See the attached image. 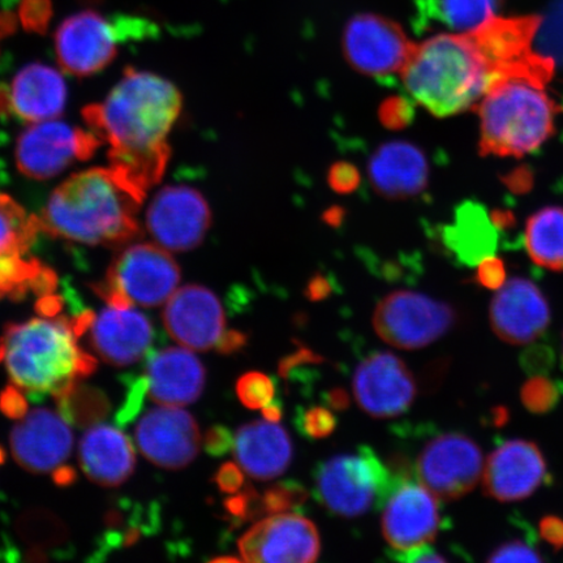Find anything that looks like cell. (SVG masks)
<instances>
[{"instance_id":"55","label":"cell","mask_w":563,"mask_h":563,"mask_svg":"<svg viewBox=\"0 0 563 563\" xmlns=\"http://www.w3.org/2000/svg\"><path fill=\"white\" fill-rule=\"evenodd\" d=\"M75 478L76 474L73 468L59 467L54 471V482L60 485V487H66V485L73 484Z\"/></svg>"},{"instance_id":"2","label":"cell","mask_w":563,"mask_h":563,"mask_svg":"<svg viewBox=\"0 0 563 563\" xmlns=\"http://www.w3.org/2000/svg\"><path fill=\"white\" fill-rule=\"evenodd\" d=\"M144 197L111 167L70 176L55 189L40 218L42 230L89 245H122L140 236Z\"/></svg>"},{"instance_id":"9","label":"cell","mask_w":563,"mask_h":563,"mask_svg":"<svg viewBox=\"0 0 563 563\" xmlns=\"http://www.w3.org/2000/svg\"><path fill=\"white\" fill-rule=\"evenodd\" d=\"M415 48L402 26L376 13H357L344 27V58L358 74L379 77L402 73Z\"/></svg>"},{"instance_id":"3","label":"cell","mask_w":563,"mask_h":563,"mask_svg":"<svg viewBox=\"0 0 563 563\" xmlns=\"http://www.w3.org/2000/svg\"><path fill=\"white\" fill-rule=\"evenodd\" d=\"M415 101L439 118L474 108L497 82L473 33H441L417 45L402 70Z\"/></svg>"},{"instance_id":"4","label":"cell","mask_w":563,"mask_h":563,"mask_svg":"<svg viewBox=\"0 0 563 563\" xmlns=\"http://www.w3.org/2000/svg\"><path fill=\"white\" fill-rule=\"evenodd\" d=\"M67 317L10 323L4 329V361L12 383L30 396L58 397L97 368L93 356L77 346Z\"/></svg>"},{"instance_id":"22","label":"cell","mask_w":563,"mask_h":563,"mask_svg":"<svg viewBox=\"0 0 563 563\" xmlns=\"http://www.w3.org/2000/svg\"><path fill=\"white\" fill-rule=\"evenodd\" d=\"M153 338L151 321L131 307L110 306L91 325V346L103 362L117 367L141 361L150 351Z\"/></svg>"},{"instance_id":"51","label":"cell","mask_w":563,"mask_h":563,"mask_svg":"<svg viewBox=\"0 0 563 563\" xmlns=\"http://www.w3.org/2000/svg\"><path fill=\"white\" fill-rule=\"evenodd\" d=\"M246 344V335L238 332V330H230L228 333H223L220 342L217 344L218 351L223 355L234 354V352L241 350Z\"/></svg>"},{"instance_id":"54","label":"cell","mask_w":563,"mask_h":563,"mask_svg":"<svg viewBox=\"0 0 563 563\" xmlns=\"http://www.w3.org/2000/svg\"><path fill=\"white\" fill-rule=\"evenodd\" d=\"M327 402L333 410L343 411L350 407V397L346 391L336 387L328 393Z\"/></svg>"},{"instance_id":"23","label":"cell","mask_w":563,"mask_h":563,"mask_svg":"<svg viewBox=\"0 0 563 563\" xmlns=\"http://www.w3.org/2000/svg\"><path fill=\"white\" fill-rule=\"evenodd\" d=\"M147 394L162 406H187L201 397L207 372L189 349L168 347L150 357Z\"/></svg>"},{"instance_id":"47","label":"cell","mask_w":563,"mask_h":563,"mask_svg":"<svg viewBox=\"0 0 563 563\" xmlns=\"http://www.w3.org/2000/svg\"><path fill=\"white\" fill-rule=\"evenodd\" d=\"M235 438L227 427L217 426L210 428L203 439L207 452L210 455L220 456L227 454L231 448H234Z\"/></svg>"},{"instance_id":"58","label":"cell","mask_w":563,"mask_h":563,"mask_svg":"<svg viewBox=\"0 0 563 563\" xmlns=\"http://www.w3.org/2000/svg\"><path fill=\"white\" fill-rule=\"evenodd\" d=\"M214 561L222 562V561H238V560L236 559H232V558H227V559H217Z\"/></svg>"},{"instance_id":"16","label":"cell","mask_w":563,"mask_h":563,"mask_svg":"<svg viewBox=\"0 0 563 563\" xmlns=\"http://www.w3.org/2000/svg\"><path fill=\"white\" fill-rule=\"evenodd\" d=\"M118 32L93 11L76 13L55 33L59 65L75 76H89L108 67L117 55Z\"/></svg>"},{"instance_id":"14","label":"cell","mask_w":563,"mask_h":563,"mask_svg":"<svg viewBox=\"0 0 563 563\" xmlns=\"http://www.w3.org/2000/svg\"><path fill=\"white\" fill-rule=\"evenodd\" d=\"M354 394L358 407L369 417L391 419L412 406L418 385L402 358L390 352H378L358 364Z\"/></svg>"},{"instance_id":"44","label":"cell","mask_w":563,"mask_h":563,"mask_svg":"<svg viewBox=\"0 0 563 563\" xmlns=\"http://www.w3.org/2000/svg\"><path fill=\"white\" fill-rule=\"evenodd\" d=\"M476 282L489 290H498L506 282V272L503 262L488 257L477 265Z\"/></svg>"},{"instance_id":"40","label":"cell","mask_w":563,"mask_h":563,"mask_svg":"<svg viewBox=\"0 0 563 563\" xmlns=\"http://www.w3.org/2000/svg\"><path fill=\"white\" fill-rule=\"evenodd\" d=\"M224 509L230 516L241 520L253 519L264 512L262 496L251 487H246L244 490L235 493L234 497L227 499Z\"/></svg>"},{"instance_id":"41","label":"cell","mask_w":563,"mask_h":563,"mask_svg":"<svg viewBox=\"0 0 563 563\" xmlns=\"http://www.w3.org/2000/svg\"><path fill=\"white\" fill-rule=\"evenodd\" d=\"M362 176L354 165L349 162H336L330 167L328 183L336 194L346 195L354 192L361 185Z\"/></svg>"},{"instance_id":"33","label":"cell","mask_w":563,"mask_h":563,"mask_svg":"<svg viewBox=\"0 0 563 563\" xmlns=\"http://www.w3.org/2000/svg\"><path fill=\"white\" fill-rule=\"evenodd\" d=\"M44 269L37 260H25L19 253L0 256V299H24Z\"/></svg>"},{"instance_id":"11","label":"cell","mask_w":563,"mask_h":563,"mask_svg":"<svg viewBox=\"0 0 563 563\" xmlns=\"http://www.w3.org/2000/svg\"><path fill=\"white\" fill-rule=\"evenodd\" d=\"M101 143L95 132L73 129L63 122L35 123L19 139L18 167L27 178L51 179L74 161L93 156Z\"/></svg>"},{"instance_id":"1","label":"cell","mask_w":563,"mask_h":563,"mask_svg":"<svg viewBox=\"0 0 563 563\" xmlns=\"http://www.w3.org/2000/svg\"><path fill=\"white\" fill-rule=\"evenodd\" d=\"M180 109L181 96L170 81L129 68L103 103L84 110V119L110 144L112 170L145 197L165 174L167 135Z\"/></svg>"},{"instance_id":"13","label":"cell","mask_w":563,"mask_h":563,"mask_svg":"<svg viewBox=\"0 0 563 563\" xmlns=\"http://www.w3.org/2000/svg\"><path fill=\"white\" fill-rule=\"evenodd\" d=\"M211 213L206 197L189 187H166L154 197L146 227L167 251L195 250L206 239Z\"/></svg>"},{"instance_id":"21","label":"cell","mask_w":563,"mask_h":563,"mask_svg":"<svg viewBox=\"0 0 563 563\" xmlns=\"http://www.w3.org/2000/svg\"><path fill=\"white\" fill-rule=\"evenodd\" d=\"M547 475V463L533 442L512 440L495 450L484 466V492L499 503L530 497Z\"/></svg>"},{"instance_id":"35","label":"cell","mask_w":563,"mask_h":563,"mask_svg":"<svg viewBox=\"0 0 563 563\" xmlns=\"http://www.w3.org/2000/svg\"><path fill=\"white\" fill-rule=\"evenodd\" d=\"M539 32L540 51L552 58L555 65H563V0L552 4L548 18L541 21Z\"/></svg>"},{"instance_id":"6","label":"cell","mask_w":563,"mask_h":563,"mask_svg":"<svg viewBox=\"0 0 563 563\" xmlns=\"http://www.w3.org/2000/svg\"><path fill=\"white\" fill-rule=\"evenodd\" d=\"M402 475L394 476L369 448L322 463L316 473V489L323 506L336 516L355 518L387 501Z\"/></svg>"},{"instance_id":"53","label":"cell","mask_w":563,"mask_h":563,"mask_svg":"<svg viewBox=\"0 0 563 563\" xmlns=\"http://www.w3.org/2000/svg\"><path fill=\"white\" fill-rule=\"evenodd\" d=\"M35 311L46 319H53L63 311V299L58 295H45L35 305Z\"/></svg>"},{"instance_id":"18","label":"cell","mask_w":563,"mask_h":563,"mask_svg":"<svg viewBox=\"0 0 563 563\" xmlns=\"http://www.w3.org/2000/svg\"><path fill=\"white\" fill-rule=\"evenodd\" d=\"M440 525L438 497L424 485L406 478L387 498L382 527L393 549L406 551L431 543L438 537Z\"/></svg>"},{"instance_id":"5","label":"cell","mask_w":563,"mask_h":563,"mask_svg":"<svg viewBox=\"0 0 563 563\" xmlns=\"http://www.w3.org/2000/svg\"><path fill=\"white\" fill-rule=\"evenodd\" d=\"M544 86L512 77L495 84L475 111L481 118L482 156L523 157L553 135L561 108Z\"/></svg>"},{"instance_id":"20","label":"cell","mask_w":563,"mask_h":563,"mask_svg":"<svg viewBox=\"0 0 563 563\" xmlns=\"http://www.w3.org/2000/svg\"><path fill=\"white\" fill-rule=\"evenodd\" d=\"M68 421L47 408L25 415L11 433L12 455L21 467L35 474L52 473L73 452Z\"/></svg>"},{"instance_id":"36","label":"cell","mask_w":563,"mask_h":563,"mask_svg":"<svg viewBox=\"0 0 563 563\" xmlns=\"http://www.w3.org/2000/svg\"><path fill=\"white\" fill-rule=\"evenodd\" d=\"M308 493L300 484L285 482L273 485L262 497L263 509L266 514L290 511L307 501Z\"/></svg>"},{"instance_id":"26","label":"cell","mask_w":563,"mask_h":563,"mask_svg":"<svg viewBox=\"0 0 563 563\" xmlns=\"http://www.w3.org/2000/svg\"><path fill=\"white\" fill-rule=\"evenodd\" d=\"M80 464L91 482L103 487H118L135 470L136 456L132 442L119 429L110 426L91 427L80 442Z\"/></svg>"},{"instance_id":"31","label":"cell","mask_w":563,"mask_h":563,"mask_svg":"<svg viewBox=\"0 0 563 563\" xmlns=\"http://www.w3.org/2000/svg\"><path fill=\"white\" fill-rule=\"evenodd\" d=\"M40 230V218L27 214L10 196L0 194V256L25 255Z\"/></svg>"},{"instance_id":"50","label":"cell","mask_w":563,"mask_h":563,"mask_svg":"<svg viewBox=\"0 0 563 563\" xmlns=\"http://www.w3.org/2000/svg\"><path fill=\"white\" fill-rule=\"evenodd\" d=\"M48 11L46 0H26L23 11L25 24H30L33 30H41L47 24Z\"/></svg>"},{"instance_id":"37","label":"cell","mask_w":563,"mask_h":563,"mask_svg":"<svg viewBox=\"0 0 563 563\" xmlns=\"http://www.w3.org/2000/svg\"><path fill=\"white\" fill-rule=\"evenodd\" d=\"M522 404L534 413H543L558 404L560 394L558 386L551 379L543 376H534L523 385Z\"/></svg>"},{"instance_id":"38","label":"cell","mask_w":563,"mask_h":563,"mask_svg":"<svg viewBox=\"0 0 563 563\" xmlns=\"http://www.w3.org/2000/svg\"><path fill=\"white\" fill-rule=\"evenodd\" d=\"M299 428L306 438L322 440L335 431L336 419L325 407H311L302 411Z\"/></svg>"},{"instance_id":"56","label":"cell","mask_w":563,"mask_h":563,"mask_svg":"<svg viewBox=\"0 0 563 563\" xmlns=\"http://www.w3.org/2000/svg\"><path fill=\"white\" fill-rule=\"evenodd\" d=\"M263 417L267 421L272 422H279L282 418V406L279 402H272L267 404L265 407H263Z\"/></svg>"},{"instance_id":"29","label":"cell","mask_w":563,"mask_h":563,"mask_svg":"<svg viewBox=\"0 0 563 563\" xmlns=\"http://www.w3.org/2000/svg\"><path fill=\"white\" fill-rule=\"evenodd\" d=\"M503 0H420V23H439L450 31L478 30L501 9Z\"/></svg>"},{"instance_id":"49","label":"cell","mask_w":563,"mask_h":563,"mask_svg":"<svg viewBox=\"0 0 563 563\" xmlns=\"http://www.w3.org/2000/svg\"><path fill=\"white\" fill-rule=\"evenodd\" d=\"M541 538L555 549L563 548V519L559 517H545L540 522Z\"/></svg>"},{"instance_id":"43","label":"cell","mask_w":563,"mask_h":563,"mask_svg":"<svg viewBox=\"0 0 563 563\" xmlns=\"http://www.w3.org/2000/svg\"><path fill=\"white\" fill-rule=\"evenodd\" d=\"M147 393L146 377L136 379L131 385L129 396H126L125 404L121 408V411L117 415L119 424L125 426L136 417L141 406L144 404L145 394Z\"/></svg>"},{"instance_id":"17","label":"cell","mask_w":563,"mask_h":563,"mask_svg":"<svg viewBox=\"0 0 563 563\" xmlns=\"http://www.w3.org/2000/svg\"><path fill=\"white\" fill-rule=\"evenodd\" d=\"M162 319L174 341L195 351L217 347L227 327L220 299L199 285L176 290L166 301Z\"/></svg>"},{"instance_id":"39","label":"cell","mask_w":563,"mask_h":563,"mask_svg":"<svg viewBox=\"0 0 563 563\" xmlns=\"http://www.w3.org/2000/svg\"><path fill=\"white\" fill-rule=\"evenodd\" d=\"M378 118L387 130L399 131L412 123L415 109L407 98L394 96L379 106Z\"/></svg>"},{"instance_id":"10","label":"cell","mask_w":563,"mask_h":563,"mask_svg":"<svg viewBox=\"0 0 563 563\" xmlns=\"http://www.w3.org/2000/svg\"><path fill=\"white\" fill-rule=\"evenodd\" d=\"M484 457L474 440L460 433L442 434L428 442L418 457L419 483L442 501H455L476 488L484 473Z\"/></svg>"},{"instance_id":"25","label":"cell","mask_w":563,"mask_h":563,"mask_svg":"<svg viewBox=\"0 0 563 563\" xmlns=\"http://www.w3.org/2000/svg\"><path fill=\"white\" fill-rule=\"evenodd\" d=\"M234 454L239 466L255 481H272L285 473L292 461L290 434L278 422H249L235 434Z\"/></svg>"},{"instance_id":"32","label":"cell","mask_w":563,"mask_h":563,"mask_svg":"<svg viewBox=\"0 0 563 563\" xmlns=\"http://www.w3.org/2000/svg\"><path fill=\"white\" fill-rule=\"evenodd\" d=\"M55 400L62 417L77 427L93 426L108 415L110 408L102 391L79 383L55 397Z\"/></svg>"},{"instance_id":"19","label":"cell","mask_w":563,"mask_h":563,"mask_svg":"<svg viewBox=\"0 0 563 563\" xmlns=\"http://www.w3.org/2000/svg\"><path fill=\"white\" fill-rule=\"evenodd\" d=\"M493 332L514 346L532 343L551 322V308L531 280L511 278L498 288L490 305Z\"/></svg>"},{"instance_id":"24","label":"cell","mask_w":563,"mask_h":563,"mask_svg":"<svg viewBox=\"0 0 563 563\" xmlns=\"http://www.w3.org/2000/svg\"><path fill=\"white\" fill-rule=\"evenodd\" d=\"M368 175L379 196L389 200H406L427 188L429 164L419 146L408 141H390L373 154Z\"/></svg>"},{"instance_id":"52","label":"cell","mask_w":563,"mask_h":563,"mask_svg":"<svg viewBox=\"0 0 563 563\" xmlns=\"http://www.w3.org/2000/svg\"><path fill=\"white\" fill-rule=\"evenodd\" d=\"M330 294H332V285L329 284L325 277L320 276V274H317L306 288V297L312 301L327 299Z\"/></svg>"},{"instance_id":"34","label":"cell","mask_w":563,"mask_h":563,"mask_svg":"<svg viewBox=\"0 0 563 563\" xmlns=\"http://www.w3.org/2000/svg\"><path fill=\"white\" fill-rule=\"evenodd\" d=\"M236 394L242 405L250 410H262L267 404H271L276 387L271 377L262 372L245 373L236 383Z\"/></svg>"},{"instance_id":"42","label":"cell","mask_w":563,"mask_h":563,"mask_svg":"<svg viewBox=\"0 0 563 563\" xmlns=\"http://www.w3.org/2000/svg\"><path fill=\"white\" fill-rule=\"evenodd\" d=\"M489 562H541V555L523 541H509L492 553Z\"/></svg>"},{"instance_id":"27","label":"cell","mask_w":563,"mask_h":563,"mask_svg":"<svg viewBox=\"0 0 563 563\" xmlns=\"http://www.w3.org/2000/svg\"><path fill=\"white\" fill-rule=\"evenodd\" d=\"M67 87L58 70L34 63L20 70L12 84V106L27 122H46L65 110Z\"/></svg>"},{"instance_id":"12","label":"cell","mask_w":563,"mask_h":563,"mask_svg":"<svg viewBox=\"0 0 563 563\" xmlns=\"http://www.w3.org/2000/svg\"><path fill=\"white\" fill-rule=\"evenodd\" d=\"M245 562L311 563L319 559L321 540L311 520L299 514H276L260 520L239 540Z\"/></svg>"},{"instance_id":"46","label":"cell","mask_w":563,"mask_h":563,"mask_svg":"<svg viewBox=\"0 0 563 563\" xmlns=\"http://www.w3.org/2000/svg\"><path fill=\"white\" fill-rule=\"evenodd\" d=\"M20 390V387L10 385L0 393V412L7 418L23 419L26 415V399Z\"/></svg>"},{"instance_id":"45","label":"cell","mask_w":563,"mask_h":563,"mask_svg":"<svg viewBox=\"0 0 563 563\" xmlns=\"http://www.w3.org/2000/svg\"><path fill=\"white\" fill-rule=\"evenodd\" d=\"M214 483L227 495H235V493L241 492L244 487L242 467L231 462L222 464L220 470L217 471Z\"/></svg>"},{"instance_id":"59","label":"cell","mask_w":563,"mask_h":563,"mask_svg":"<svg viewBox=\"0 0 563 563\" xmlns=\"http://www.w3.org/2000/svg\"><path fill=\"white\" fill-rule=\"evenodd\" d=\"M4 358V350L2 346H0V362H2Z\"/></svg>"},{"instance_id":"60","label":"cell","mask_w":563,"mask_h":563,"mask_svg":"<svg viewBox=\"0 0 563 563\" xmlns=\"http://www.w3.org/2000/svg\"><path fill=\"white\" fill-rule=\"evenodd\" d=\"M562 361H563V347H562Z\"/></svg>"},{"instance_id":"7","label":"cell","mask_w":563,"mask_h":563,"mask_svg":"<svg viewBox=\"0 0 563 563\" xmlns=\"http://www.w3.org/2000/svg\"><path fill=\"white\" fill-rule=\"evenodd\" d=\"M179 282V266L164 246L139 243L119 253L93 290L112 307H157L172 298Z\"/></svg>"},{"instance_id":"48","label":"cell","mask_w":563,"mask_h":563,"mask_svg":"<svg viewBox=\"0 0 563 563\" xmlns=\"http://www.w3.org/2000/svg\"><path fill=\"white\" fill-rule=\"evenodd\" d=\"M389 555L393 560L407 563H428L446 561L445 559L442 558V555L435 552L434 549L428 547V544L406 549V551H397V549H393V551L389 552Z\"/></svg>"},{"instance_id":"28","label":"cell","mask_w":563,"mask_h":563,"mask_svg":"<svg viewBox=\"0 0 563 563\" xmlns=\"http://www.w3.org/2000/svg\"><path fill=\"white\" fill-rule=\"evenodd\" d=\"M442 242L457 262L475 266L495 256L497 231L495 220L474 202L457 208L455 221L442 231Z\"/></svg>"},{"instance_id":"8","label":"cell","mask_w":563,"mask_h":563,"mask_svg":"<svg viewBox=\"0 0 563 563\" xmlns=\"http://www.w3.org/2000/svg\"><path fill=\"white\" fill-rule=\"evenodd\" d=\"M456 312L427 295L396 291L378 302L373 314V328L386 343L400 350L429 346L455 327Z\"/></svg>"},{"instance_id":"57","label":"cell","mask_w":563,"mask_h":563,"mask_svg":"<svg viewBox=\"0 0 563 563\" xmlns=\"http://www.w3.org/2000/svg\"><path fill=\"white\" fill-rule=\"evenodd\" d=\"M5 460V453L2 448H0V464H2Z\"/></svg>"},{"instance_id":"15","label":"cell","mask_w":563,"mask_h":563,"mask_svg":"<svg viewBox=\"0 0 563 563\" xmlns=\"http://www.w3.org/2000/svg\"><path fill=\"white\" fill-rule=\"evenodd\" d=\"M135 435L140 452L161 468H185L200 452L199 426L178 406L152 408L139 421Z\"/></svg>"},{"instance_id":"30","label":"cell","mask_w":563,"mask_h":563,"mask_svg":"<svg viewBox=\"0 0 563 563\" xmlns=\"http://www.w3.org/2000/svg\"><path fill=\"white\" fill-rule=\"evenodd\" d=\"M525 243L534 264L563 271V209L545 208L527 222Z\"/></svg>"}]
</instances>
